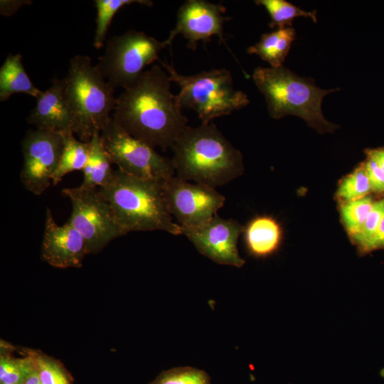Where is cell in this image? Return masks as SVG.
I'll return each instance as SVG.
<instances>
[{"instance_id": "25", "label": "cell", "mask_w": 384, "mask_h": 384, "mask_svg": "<svg viewBox=\"0 0 384 384\" xmlns=\"http://www.w3.org/2000/svg\"><path fill=\"white\" fill-rule=\"evenodd\" d=\"M372 191L364 165L356 168L340 183L336 196L344 202L368 196Z\"/></svg>"}, {"instance_id": "2", "label": "cell", "mask_w": 384, "mask_h": 384, "mask_svg": "<svg viewBox=\"0 0 384 384\" xmlns=\"http://www.w3.org/2000/svg\"><path fill=\"white\" fill-rule=\"evenodd\" d=\"M176 176L215 188L243 174L242 153L212 122L186 126L171 147Z\"/></svg>"}, {"instance_id": "31", "label": "cell", "mask_w": 384, "mask_h": 384, "mask_svg": "<svg viewBox=\"0 0 384 384\" xmlns=\"http://www.w3.org/2000/svg\"><path fill=\"white\" fill-rule=\"evenodd\" d=\"M367 158L374 161L378 166L384 171V147L368 149L366 151Z\"/></svg>"}, {"instance_id": "24", "label": "cell", "mask_w": 384, "mask_h": 384, "mask_svg": "<svg viewBox=\"0 0 384 384\" xmlns=\"http://www.w3.org/2000/svg\"><path fill=\"white\" fill-rule=\"evenodd\" d=\"M374 201L370 197L344 202L340 208L342 222L351 237L362 229Z\"/></svg>"}, {"instance_id": "12", "label": "cell", "mask_w": 384, "mask_h": 384, "mask_svg": "<svg viewBox=\"0 0 384 384\" xmlns=\"http://www.w3.org/2000/svg\"><path fill=\"white\" fill-rule=\"evenodd\" d=\"M244 228L236 220L215 215L201 225L181 227V233L201 254L213 262L241 267L245 262L239 254L238 240Z\"/></svg>"}, {"instance_id": "4", "label": "cell", "mask_w": 384, "mask_h": 384, "mask_svg": "<svg viewBox=\"0 0 384 384\" xmlns=\"http://www.w3.org/2000/svg\"><path fill=\"white\" fill-rule=\"evenodd\" d=\"M252 79L266 100L271 117L280 119L288 114L296 115L321 133L332 132L337 127L325 119L321 102L324 96L339 88L321 89L311 79L297 76L283 65L257 67Z\"/></svg>"}, {"instance_id": "32", "label": "cell", "mask_w": 384, "mask_h": 384, "mask_svg": "<svg viewBox=\"0 0 384 384\" xmlns=\"http://www.w3.org/2000/svg\"><path fill=\"white\" fill-rule=\"evenodd\" d=\"M9 4L11 6L9 8H1V14L4 16H9L15 13L19 7L26 4V1H7Z\"/></svg>"}, {"instance_id": "34", "label": "cell", "mask_w": 384, "mask_h": 384, "mask_svg": "<svg viewBox=\"0 0 384 384\" xmlns=\"http://www.w3.org/2000/svg\"><path fill=\"white\" fill-rule=\"evenodd\" d=\"M1 384H6V383H1Z\"/></svg>"}, {"instance_id": "11", "label": "cell", "mask_w": 384, "mask_h": 384, "mask_svg": "<svg viewBox=\"0 0 384 384\" xmlns=\"http://www.w3.org/2000/svg\"><path fill=\"white\" fill-rule=\"evenodd\" d=\"M64 146L63 134L41 130H29L21 147L23 164L21 181L28 191L41 195L52 184Z\"/></svg>"}, {"instance_id": "10", "label": "cell", "mask_w": 384, "mask_h": 384, "mask_svg": "<svg viewBox=\"0 0 384 384\" xmlns=\"http://www.w3.org/2000/svg\"><path fill=\"white\" fill-rule=\"evenodd\" d=\"M168 210L181 227H196L210 220L225 197L215 188L174 176L162 183Z\"/></svg>"}, {"instance_id": "29", "label": "cell", "mask_w": 384, "mask_h": 384, "mask_svg": "<svg viewBox=\"0 0 384 384\" xmlns=\"http://www.w3.org/2000/svg\"><path fill=\"white\" fill-rule=\"evenodd\" d=\"M363 165L371 191L378 193H384V171L378 166L374 161L368 158Z\"/></svg>"}, {"instance_id": "28", "label": "cell", "mask_w": 384, "mask_h": 384, "mask_svg": "<svg viewBox=\"0 0 384 384\" xmlns=\"http://www.w3.org/2000/svg\"><path fill=\"white\" fill-rule=\"evenodd\" d=\"M383 218L384 198L374 202L362 229L352 237L361 252L375 235Z\"/></svg>"}, {"instance_id": "15", "label": "cell", "mask_w": 384, "mask_h": 384, "mask_svg": "<svg viewBox=\"0 0 384 384\" xmlns=\"http://www.w3.org/2000/svg\"><path fill=\"white\" fill-rule=\"evenodd\" d=\"M27 122L38 129L74 134V120L65 96L63 79H53L50 87L39 95Z\"/></svg>"}, {"instance_id": "6", "label": "cell", "mask_w": 384, "mask_h": 384, "mask_svg": "<svg viewBox=\"0 0 384 384\" xmlns=\"http://www.w3.org/2000/svg\"><path fill=\"white\" fill-rule=\"evenodd\" d=\"M160 63L171 80L180 87L179 92L175 95L177 105L181 110L187 108L196 112L202 123L229 115L250 103L247 95L235 88L232 74L227 69H213L183 75L169 63Z\"/></svg>"}, {"instance_id": "30", "label": "cell", "mask_w": 384, "mask_h": 384, "mask_svg": "<svg viewBox=\"0 0 384 384\" xmlns=\"http://www.w3.org/2000/svg\"><path fill=\"white\" fill-rule=\"evenodd\" d=\"M381 248H384V218L362 252L366 253Z\"/></svg>"}, {"instance_id": "19", "label": "cell", "mask_w": 384, "mask_h": 384, "mask_svg": "<svg viewBox=\"0 0 384 384\" xmlns=\"http://www.w3.org/2000/svg\"><path fill=\"white\" fill-rule=\"evenodd\" d=\"M90 152L87 164L82 170V186L97 188L107 182L114 170L112 161L107 153L100 134H95L89 142Z\"/></svg>"}, {"instance_id": "3", "label": "cell", "mask_w": 384, "mask_h": 384, "mask_svg": "<svg viewBox=\"0 0 384 384\" xmlns=\"http://www.w3.org/2000/svg\"><path fill=\"white\" fill-rule=\"evenodd\" d=\"M162 183L117 169L98 189L125 234L163 230L182 235L181 227L174 221L168 210Z\"/></svg>"}, {"instance_id": "13", "label": "cell", "mask_w": 384, "mask_h": 384, "mask_svg": "<svg viewBox=\"0 0 384 384\" xmlns=\"http://www.w3.org/2000/svg\"><path fill=\"white\" fill-rule=\"evenodd\" d=\"M225 8L221 4L205 0H187L178 9L176 23L166 38L172 43L174 38L182 35L188 41V47L195 50L199 41H210L213 36L225 43L223 24Z\"/></svg>"}, {"instance_id": "5", "label": "cell", "mask_w": 384, "mask_h": 384, "mask_svg": "<svg viewBox=\"0 0 384 384\" xmlns=\"http://www.w3.org/2000/svg\"><path fill=\"white\" fill-rule=\"evenodd\" d=\"M64 93L72 112L75 130L80 140L89 142L101 134L114 110V87L107 82L87 55L70 59L67 75L63 78Z\"/></svg>"}, {"instance_id": "8", "label": "cell", "mask_w": 384, "mask_h": 384, "mask_svg": "<svg viewBox=\"0 0 384 384\" xmlns=\"http://www.w3.org/2000/svg\"><path fill=\"white\" fill-rule=\"evenodd\" d=\"M72 204L69 222L83 237L88 254L100 252L112 240L126 235L97 188L81 185L62 190Z\"/></svg>"}, {"instance_id": "7", "label": "cell", "mask_w": 384, "mask_h": 384, "mask_svg": "<svg viewBox=\"0 0 384 384\" xmlns=\"http://www.w3.org/2000/svg\"><path fill=\"white\" fill-rule=\"evenodd\" d=\"M171 45L167 39L159 41L142 31L129 30L107 41L96 66L114 88L127 90L137 82L146 65L159 60L161 50Z\"/></svg>"}, {"instance_id": "17", "label": "cell", "mask_w": 384, "mask_h": 384, "mask_svg": "<svg viewBox=\"0 0 384 384\" xmlns=\"http://www.w3.org/2000/svg\"><path fill=\"white\" fill-rule=\"evenodd\" d=\"M41 92L25 70L21 55L9 53L0 69V101L4 102L16 93H24L36 99Z\"/></svg>"}, {"instance_id": "22", "label": "cell", "mask_w": 384, "mask_h": 384, "mask_svg": "<svg viewBox=\"0 0 384 384\" xmlns=\"http://www.w3.org/2000/svg\"><path fill=\"white\" fill-rule=\"evenodd\" d=\"M257 5L263 6L270 15V27H290L293 20L299 16L311 18L316 22V11H306L285 0H257Z\"/></svg>"}, {"instance_id": "26", "label": "cell", "mask_w": 384, "mask_h": 384, "mask_svg": "<svg viewBox=\"0 0 384 384\" xmlns=\"http://www.w3.org/2000/svg\"><path fill=\"white\" fill-rule=\"evenodd\" d=\"M153 384H210V380L204 370L178 367L163 372Z\"/></svg>"}, {"instance_id": "16", "label": "cell", "mask_w": 384, "mask_h": 384, "mask_svg": "<svg viewBox=\"0 0 384 384\" xmlns=\"http://www.w3.org/2000/svg\"><path fill=\"white\" fill-rule=\"evenodd\" d=\"M245 242L248 252L258 257L273 254L282 240L280 225L272 217L262 215L253 218L244 228Z\"/></svg>"}, {"instance_id": "21", "label": "cell", "mask_w": 384, "mask_h": 384, "mask_svg": "<svg viewBox=\"0 0 384 384\" xmlns=\"http://www.w3.org/2000/svg\"><path fill=\"white\" fill-rule=\"evenodd\" d=\"M139 4L151 6L149 0H95L97 9L96 29L93 45L97 49L103 47L108 28L115 14L123 6Z\"/></svg>"}, {"instance_id": "33", "label": "cell", "mask_w": 384, "mask_h": 384, "mask_svg": "<svg viewBox=\"0 0 384 384\" xmlns=\"http://www.w3.org/2000/svg\"><path fill=\"white\" fill-rule=\"evenodd\" d=\"M21 384H41L37 368L22 382Z\"/></svg>"}, {"instance_id": "18", "label": "cell", "mask_w": 384, "mask_h": 384, "mask_svg": "<svg viewBox=\"0 0 384 384\" xmlns=\"http://www.w3.org/2000/svg\"><path fill=\"white\" fill-rule=\"evenodd\" d=\"M296 36L292 27L277 28L264 33L257 43L250 46L247 51L255 54L267 62L272 68L281 67L290 50Z\"/></svg>"}, {"instance_id": "14", "label": "cell", "mask_w": 384, "mask_h": 384, "mask_svg": "<svg viewBox=\"0 0 384 384\" xmlns=\"http://www.w3.org/2000/svg\"><path fill=\"white\" fill-rule=\"evenodd\" d=\"M88 254L81 234L69 223L59 225L49 208H46L41 258L57 268H78Z\"/></svg>"}, {"instance_id": "20", "label": "cell", "mask_w": 384, "mask_h": 384, "mask_svg": "<svg viewBox=\"0 0 384 384\" xmlns=\"http://www.w3.org/2000/svg\"><path fill=\"white\" fill-rule=\"evenodd\" d=\"M64 146L52 184L56 186L68 174L82 171L87 164L90 143L78 140L73 133L63 134Z\"/></svg>"}, {"instance_id": "9", "label": "cell", "mask_w": 384, "mask_h": 384, "mask_svg": "<svg viewBox=\"0 0 384 384\" xmlns=\"http://www.w3.org/2000/svg\"><path fill=\"white\" fill-rule=\"evenodd\" d=\"M100 137L112 164L117 169L140 178L164 181L174 176L171 159L127 133L111 118Z\"/></svg>"}, {"instance_id": "1", "label": "cell", "mask_w": 384, "mask_h": 384, "mask_svg": "<svg viewBox=\"0 0 384 384\" xmlns=\"http://www.w3.org/2000/svg\"><path fill=\"white\" fill-rule=\"evenodd\" d=\"M171 82L168 73L154 65L117 97L112 117L129 135L153 148L171 149L188 122L171 91Z\"/></svg>"}, {"instance_id": "23", "label": "cell", "mask_w": 384, "mask_h": 384, "mask_svg": "<svg viewBox=\"0 0 384 384\" xmlns=\"http://www.w3.org/2000/svg\"><path fill=\"white\" fill-rule=\"evenodd\" d=\"M36 368L34 351L24 358H14L1 353L0 381L6 384H21Z\"/></svg>"}, {"instance_id": "27", "label": "cell", "mask_w": 384, "mask_h": 384, "mask_svg": "<svg viewBox=\"0 0 384 384\" xmlns=\"http://www.w3.org/2000/svg\"><path fill=\"white\" fill-rule=\"evenodd\" d=\"M34 354L41 384H70L69 377L59 363L38 352Z\"/></svg>"}]
</instances>
